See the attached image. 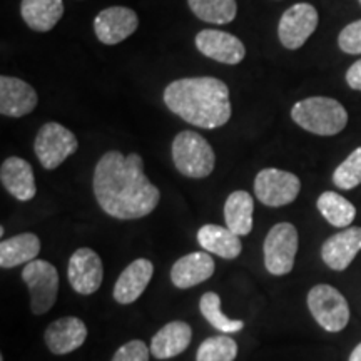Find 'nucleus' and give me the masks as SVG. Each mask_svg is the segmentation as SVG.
Returning <instances> with one entry per match:
<instances>
[{
	"label": "nucleus",
	"mask_w": 361,
	"mask_h": 361,
	"mask_svg": "<svg viewBox=\"0 0 361 361\" xmlns=\"http://www.w3.org/2000/svg\"><path fill=\"white\" fill-rule=\"evenodd\" d=\"M20 13L35 32H49L64 16L62 0H22Z\"/></svg>",
	"instance_id": "obj_23"
},
{
	"label": "nucleus",
	"mask_w": 361,
	"mask_h": 361,
	"mask_svg": "<svg viewBox=\"0 0 361 361\" xmlns=\"http://www.w3.org/2000/svg\"><path fill=\"white\" fill-rule=\"evenodd\" d=\"M171 112L201 129H218L231 119L229 89L216 78H184L164 89Z\"/></svg>",
	"instance_id": "obj_2"
},
{
	"label": "nucleus",
	"mask_w": 361,
	"mask_h": 361,
	"mask_svg": "<svg viewBox=\"0 0 361 361\" xmlns=\"http://www.w3.org/2000/svg\"><path fill=\"white\" fill-rule=\"evenodd\" d=\"M94 194L106 214L116 219H141L159 204L161 192L144 174L139 154L106 152L94 171Z\"/></svg>",
	"instance_id": "obj_1"
},
{
	"label": "nucleus",
	"mask_w": 361,
	"mask_h": 361,
	"mask_svg": "<svg viewBox=\"0 0 361 361\" xmlns=\"http://www.w3.org/2000/svg\"><path fill=\"white\" fill-rule=\"evenodd\" d=\"M360 4H361V0H360Z\"/></svg>",
	"instance_id": "obj_34"
},
{
	"label": "nucleus",
	"mask_w": 361,
	"mask_h": 361,
	"mask_svg": "<svg viewBox=\"0 0 361 361\" xmlns=\"http://www.w3.org/2000/svg\"><path fill=\"white\" fill-rule=\"evenodd\" d=\"M44 340L54 355L72 353L87 340V326L80 318L66 316L49 324L44 333Z\"/></svg>",
	"instance_id": "obj_14"
},
{
	"label": "nucleus",
	"mask_w": 361,
	"mask_h": 361,
	"mask_svg": "<svg viewBox=\"0 0 361 361\" xmlns=\"http://www.w3.org/2000/svg\"><path fill=\"white\" fill-rule=\"evenodd\" d=\"M137 13L128 7H107L96 16L94 30L97 39L106 45L121 44L137 30Z\"/></svg>",
	"instance_id": "obj_12"
},
{
	"label": "nucleus",
	"mask_w": 361,
	"mask_h": 361,
	"mask_svg": "<svg viewBox=\"0 0 361 361\" xmlns=\"http://www.w3.org/2000/svg\"><path fill=\"white\" fill-rule=\"evenodd\" d=\"M200 310L211 326H214L221 333H226V335H233V333L241 331L245 328L243 319H231L223 313V310H221V298L213 291H207L201 296Z\"/></svg>",
	"instance_id": "obj_27"
},
{
	"label": "nucleus",
	"mask_w": 361,
	"mask_h": 361,
	"mask_svg": "<svg viewBox=\"0 0 361 361\" xmlns=\"http://www.w3.org/2000/svg\"><path fill=\"white\" fill-rule=\"evenodd\" d=\"M346 82H348L351 89L361 90V61L355 62L348 72H346Z\"/></svg>",
	"instance_id": "obj_32"
},
{
	"label": "nucleus",
	"mask_w": 361,
	"mask_h": 361,
	"mask_svg": "<svg viewBox=\"0 0 361 361\" xmlns=\"http://www.w3.org/2000/svg\"><path fill=\"white\" fill-rule=\"evenodd\" d=\"M40 239L34 233H22L0 243V268L12 269L37 259Z\"/></svg>",
	"instance_id": "obj_22"
},
{
	"label": "nucleus",
	"mask_w": 361,
	"mask_h": 361,
	"mask_svg": "<svg viewBox=\"0 0 361 361\" xmlns=\"http://www.w3.org/2000/svg\"><path fill=\"white\" fill-rule=\"evenodd\" d=\"M79 142L74 133L59 123H47L39 129L34 151L44 169L59 168L67 157L78 151Z\"/></svg>",
	"instance_id": "obj_8"
},
{
	"label": "nucleus",
	"mask_w": 361,
	"mask_h": 361,
	"mask_svg": "<svg viewBox=\"0 0 361 361\" xmlns=\"http://www.w3.org/2000/svg\"><path fill=\"white\" fill-rule=\"evenodd\" d=\"M318 27V11L311 4H295L279 19L278 35L290 51L303 47Z\"/></svg>",
	"instance_id": "obj_10"
},
{
	"label": "nucleus",
	"mask_w": 361,
	"mask_h": 361,
	"mask_svg": "<svg viewBox=\"0 0 361 361\" xmlns=\"http://www.w3.org/2000/svg\"><path fill=\"white\" fill-rule=\"evenodd\" d=\"M189 8L197 19L209 24H229L236 19V0H188Z\"/></svg>",
	"instance_id": "obj_26"
},
{
	"label": "nucleus",
	"mask_w": 361,
	"mask_h": 361,
	"mask_svg": "<svg viewBox=\"0 0 361 361\" xmlns=\"http://www.w3.org/2000/svg\"><path fill=\"white\" fill-rule=\"evenodd\" d=\"M338 45L346 54H361V20L351 22L341 30Z\"/></svg>",
	"instance_id": "obj_31"
},
{
	"label": "nucleus",
	"mask_w": 361,
	"mask_h": 361,
	"mask_svg": "<svg viewBox=\"0 0 361 361\" xmlns=\"http://www.w3.org/2000/svg\"><path fill=\"white\" fill-rule=\"evenodd\" d=\"M300 246L296 228L291 223H278L264 239V266L274 276L291 273Z\"/></svg>",
	"instance_id": "obj_6"
},
{
	"label": "nucleus",
	"mask_w": 361,
	"mask_h": 361,
	"mask_svg": "<svg viewBox=\"0 0 361 361\" xmlns=\"http://www.w3.org/2000/svg\"><path fill=\"white\" fill-rule=\"evenodd\" d=\"M37 106V92L25 80L2 75L0 78V112L7 117H24Z\"/></svg>",
	"instance_id": "obj_17"
},
{
	"label": "nucleus",
	"mask_w": 361,
	"mask_h": 361,
	"mask_svg": "<svg viewBox=\"0 0 361 361\" xmlns=\"http://www.w3.org/2000/svg\"><path fill=\"white\" fill-rule=\"evenodd\" d=\"M216 264L207 251H194L179 258L171 268V281L179 290L204 283L214 274Z\"/></svg>",
	"instance_id": "obj_16"
},
{
	"label": "nucleus",
	"mask_w": 361,
	"mask_h": 361,
	"mask_svg": "<svg viewBox=\"0 0 361 361\" xmlns=\"http://www.w3.org/2000/svg\"><path fill=\"white\" fill-rule=\"evenodd\" d=\"M197 243L209 255H218L224 259L238 258L243 251V243L238 234L218 224L201 226L197 231Z\"/></svg>",
	"instance_id": "obj_21"
},
{
	"label": "nucleus",
	"mask_w": 361,
	"mask_h": 361,
	"mask_svg": "<svg viewBox=\"0 0 361 361\" xmlns=\"http://www.w3.org/2000/svg\"><path fill=\"white\" fill-rule=\"evenodd\" d=\"M149 355H151V348H147L146 343L133 340L121 346L111 361H149Z\"/></svg>",
	"instance_id": "obj_30"
},
{
	"label": "nucleus",
	"mask_w": 361,
	"mask_h": 361,
	"mask_svg": "<svg viewBox=\"0 0 361 361\" xmlns=\"http://www.w3.org/2000/svg\"><path fill=\"white\" fill-rule=\"evenodd\" d=\"M196 47L202 56L228 66H236L246 56L245 44L236 35L218 29H204L196 35Z\"/></svg>",
	"instance_id": "obj_13"
},
{
	"label": "nucleus",
	"mask_w": 361,
	"mask_h": 361,
	"mask_svg": "<svg viewBox=\"0 0 361 361\" xmlns=\"http://www.w3.org/2000/svg\"><path fill=\"white\" fill-rule=\"evenodd\" d=\"M316 206L323 218L335 228H348L355 221L356 207L335 191L323 192L316 201Z\"/></svg>",
	"instance_id": "obj_25"
},
{
	"label": "nucleus",
	"mask_w": 361,
	"mask_h": 361,
	"mask_svg": "<svg viewBox=\"0 0 361 361\" xmlns=\"http://www.w3.org/2000/svg\"><path fill=\"white\" fill-rule=\"evenodd\" d=\"M171 152L176 169L186 178L202 179L214 171L216 154L213 147L194 130H183L176 135Z\"/></svg>",
	"instance_id": "obj_4"
},
{
	"label": "nucleus",
	"mask_w": 361,
	"mask_h": 361,
	"mask_svg": "<svg viewBox=\"0 0 361 361\" xmlns=\"http://www.w3.org/2000/svg\"><path fill=\"white\" fill-rule=\"evenodd\" d=\"M22 279L30 293V310L34 314H45L56 305L59 295V273L52 263L34 259L22 269Z\"/></svg>",
	"instance_id": "obj_7"
},
{
	"label": "nucleus",
	"mask_w": 361,
	"mask_h": 361,
	"mask_svg": "<svg viewBox=\"0 0 361 361\" xmlns=\"http://www.w3.org/2000/svg\"><path fill=\"white\" fill-rule=\"evenodd\" d=\"M361 251V228H345L343 231L329 236L322 246V258L328 268L345 271L353 263Z\"/></svg>",
	"instance_id": "obj_15"
},
{
	"label": "nucleus",
	"mask_w": 361,
	"mask_h": 361,
	"mask_svg": "<svg viewBox=\"0 0 361 361\" xmlns=\"http://www.w3.org/2000/svg\"><path fill=\"white\" fill-rule=\"evenodd\" d=\"M252 211H255V201L250 192H231L224 204L226 228L231 229L238 236H247L252 229Z\"/></svg>",
	"instance_id": "obj_24"
},
{
	"label": "nucleus",
	"mask_w": 361,
	"mask_h": 361,
	"mask_svg": "<svg viewBox=\"0 0 361 361\" xmlns=\"http://www.w3.org/2000/svg\"><path fill=\"white\" fill-rule=\"evenodd\" d=\"M293 121L316 135H336L348 124L345 106L331 97H308L296 102L291 109Z\"/></svg>",
	"instance_id": "obj_3"
},
{
	"label": "nucleus",
	"mask_w": 361,
	"mask_h": 361,
	"mask_svg": "<svg viewBox=\"0 0 361 361\" xmlns=\"http://www.w3.org/2000/svg\"><path fill=\"white\" fill-rule=\"evenodd\" d=\"M192 340V328L184 322L164 324L151 340V355L156 360H169L189 348Z\"/></svg>",
	"instance_id": "obj_20"
},
{
	"label": "nucleus",
	"mask_w": 361,
	"mask_h": 361,
	"mask_svg": "<svg viewBox=\"0 0 361 361\" xmlns=\"http://www.w3.org/2000/svg\"><path fill=\"white\" fill-rule=\"evenodd\" d=\"M154 274V264L146 258L134 259L114 284V300L119 305H130L139 300Z\"/></svg>",
	"instance_id": "obj_18"
},
{
	"label": "nucleus",
	"mask_w": 361,
	"mask_h": 361,
	"mask_svg": "<svg viewBox=\"0 0 361 361\" xmlns=\"http://www.w3.org/2000/svg\"><path fill=\"white\" fill-rule=\"evenodd\" d=\"M308 308L314 322L329 333L343 331L350 322L346 298L329 284H316L308 293Z\"/></svg>",
	"instance_id": "obj_5"
},
{
	"label": "nucleus",
	"mask_w": 361,
	"mask_h": 361,
	"mask_svg": "<svg viewBox=\"0 0 361 361\" xmlns=\"http://www.w3.org/2000/svg\"><path fill=\"white\" fill-rule=\"evenodd\" d=\"M0 180L7 192L20 202L34 200L35 192H37L32 166L22 157H7L2 162Z\"/></svg>",
	"instance_id": "obj_19"
},
{
	"label": "nucleus",
	"mask_w": 361,
	"mask_h": 361,
	"mask_svg": "<svg viewBox=\"0 0 361 361\" xmlns=\"http://www.w3.org/2000/svg\"><path fill=\"white\" fill-rule=\"evenodd\" d=\"M238 356V343L228 335L207 338L200 345L196 361H234Z\"/></svg>",
	"instance_id": "obj_28"
},
{
	"label": "nucleus",
	"mask_w": 361,
	"mask_h": 361,
	"mask_svg": "<svg viewBox=\"0 0 361 361\" xmlns=\"http://www.w3.org/2000/svg\"><path fill=\"white\" fill-rule=\"evenodd\" d=\"M67 276L75 293L82 296L94 295L101 288L104 278L101 256L90 247H80L74 251L69 259Z\"/></svg>",
	"instance_id": "obj_11"
},
{
	"label": "nucleus",
	"mask_w": 361,
	"mask_h": 361,
	"mask_svg": "<svg viewBox=\"0 0 361 361\" xmlns=\"http://www.w3.org/2000/svg\"><path fill=\"white\" fill-rule=\"evenodd\" d=\"M301 191V180L296 174L288 171L266 168L256 174V197L269 207H281L291 204Z\"/></svg>",
	"instance_id": "obj_9"
},
{
	"label": "nucleus",
	"mask_w": 361,
	"mask_h": 361,
	"mask_svg": "<svg viewBox=\"0 0 361 361\" xmlns=\"http://www.w3.org/2000/svg\"><path fill=\"white\" fill-rule=\"evenodd\" d=\"M333 183L336 188L353 189L361 184V146L356 147L333 173Z\"/></svg>",
	"instance_id": "obj_29"
},
{
	"label": "nucleus",
	"mask_w": 361,
	"mask_h": 361,
	"mask_svg": "<svg viewBox=\"0 0 361 361\" xmlns=\"http://www.w3.org/2000/svg\"><path fill=\"white\" fill-rule=\"evenodd\" d=\"M350 361H361V343L356 345L350 355Z\"/></svg>",
	"instance_id": "obj_33"
}]
</instances>
